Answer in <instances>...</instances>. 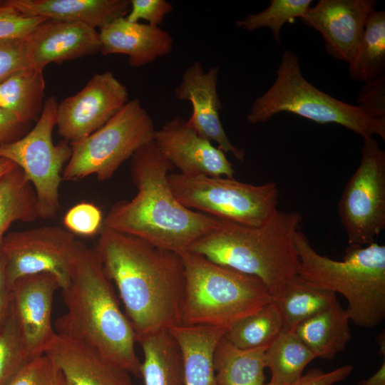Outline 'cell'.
<instances>
[{
  "mask_svg": "<svg viewBox=\"0 0 385 385\" xmlns=\"http://www.w3.org/2000/svg\"><path fill=\"white\" fill-rule=\"evenodd\" d=\"M154 141L163 155L187 175L234 178L225 153L176 116L155 131Z\"/></svg>",
  "mask_w": 385,
  "mask_h": 385,
  "instance_id": "obj_15",
  "label": "cell"
},
{
  "mask_svg": "<svg viewBox=\"0 0 385 385\" xmlns=\"http://www.w3.org/2000/svg\"><path fill=\"white\" fill-rule=\"evenodd\" d=\"M44 354L59 366L68 385H136L125 369L87 345L56 333Z\"/></svg>",
  "mask_w": 385,
  "mask_h": 385,
  "instance_id": "obj_19",
  "label": "cell"
},
{
  "mask_svg": "<svg viewBox=\"0 0 385 385\" xmlns=\"http://www.w3.org/2000/svg\"><path fill=\"white\" fill-rule=\"evenodd\" d=\"M272 86L257 98L247 119L251 124L265 123L274 115L294 113L317 123H334L361 135H376L385 140V120L369 117L359 106L339 101L320 91L302 75L298 56L287 49Z\"/></svg>",
  "mask_w": 385,
  "mask_h": 385,
  "instance_id": "obj_7",
  "label": "cell"
},
{
  "mask_svg": "<svg viewBox=\"0 0 385 385\" xmlns=\"http://www.w3.org/2000/svg\"><path fill=\"white\" fill-rule=\"evenodd\" d=\"M46 20L40 16H26L4 1L0 6V40L25 38Z\"/></svg>",
  "mask_w": 385,
  "mask_h": 385,
  "instance_id": "obj_36",
  "label": "cell"
},
{
  "mask_svg": "<svg viewBox=\"0 0 385 385\" xmlns=\"http://www.w3.org/2000/svg\"><path fill=\"white\" fill-rule=\"evenodd\" d=\"M94 248L118 289L137 339L182 324L180 255L103 226Z\"/></svg>",
  "mask_w": 385,
  "mask_h": 385,
  "instance_id": "obj_1",
  "label": "cell"
},
{
  "mask_svg": "<svg viewBox=\"0 0 385 385\" xmlns=\"http://www.w3.org/2000/svg\"><path fill=\"white\" fill-rule=\"evenodd\" d=\"M44 91L43 71L26 67L0 83V107L26 123L36 122L43 111Z\"/></svg>",
  "mask_w": 385,
  "mask_h": 385,
  "instance_id": "obj_26",
  "label": "cell"
},
{
  "mask_svg": "<svg viewBox=\"0 0 385 385\" xmlns=\"http://www.w3.org/2000/svg\"><path fill=\"white\" fill-rule=\"evenodd\" d=\"M36 204L32 185L16 166L0 180V240L13 223L38 218Z\"/></svg>",
  "mask_w": 385,
  "mask_h": 385,
  "instance_id": "obj_30",
  "label": "cell"
},
{
  "mask_svg": "<svg viewBox=\"0 0 385 385\" xmlns=\"http://www.w3.org/2000/svg\"><path fill=\"white\" fill-rule=\"evenodd\" d=\"M301 278L347 301L346 310L356 325L371 329L385 318V245H349L342 260L318 253L304 233L294 236Z\"/></svg>",
  "mask_w": 385,
  "mask_h": 385,
  "instance_id": "obj_5",
  "label": "cell"
},
{
  "mask_svg": "<svg viewBox=\"0 0 385 385\" xmlns=\"http://www.w3.org/2000/svg\"><path fill=\"white\" fill-rule=\"evenodd\" d=\"M66 312L55 322V332L78 341L111 363L140 377L137 337L119 304L113 284L94 249L81 242L69 282L61 289Z\"/></svg>",
  "mask_w": 385,
  "mask_h": 385,
  "instance_id": "obj_3",
  "label": "cell"
},
{
  "mask_svg": "<svg viewBox=\"0 0 385 385\" xmlns=\"http://www.w3.org/2000/svg\"><path fill=\"white\" fill-rule=\"evenodd\" d=\"M266 349H241L223 336L217 344L213 356L218 385H265Z\"/></svg>",
  "mask_w": 385,
  "mask_h": 385,
  "instance_id": "obj_27",
  "label": "cell"
},
{
  "mask_svg": "<svg viewBox=\"0 0 385 385\" xmlns=\"http://www.w3.org/2000/svg\"><path fill=\"white\" fill-rule=\"evenodd\" d=\"M361 157L338 204L349 245H368L385 228V152L374 137L363 138Z\"/></svg>",
  "mask_w": 385,
  "mask_h": 385,
  "instance_id": "obj_11",
  "label": "cell"
},
{
  "mask_svg": "<svg viewBox=\"0 0 385 385\" xmlns=\"http://www.w3.org/2000/svg\"><path fill=\"white\" fill-rule=\"evenodd\" d=\"M81 241L56 225H43L5 235L1 248L11 284L20 277L48 272L58 279L61 289L67 287Z\"/></svg>",
  "mask_w": 385,
  "mask_h": 385,
  "instance_id": "obj_12",
  "label": "cell"
},
{
  "mask_svg": "<svg viewBox=\"0 0 385 385\" xmlns=\"http://www.w3.org/2000/svg\"><path fill=\"white\" fill-rule=\"evenodd\" d=\"M130 10L125 16L128 21L136 23L142 19L157 27L173 9L172 4L165 0H130Z\"/></svg>",
  "mask_w": 385,
  "mask_h": 385,
  "instance_id": "obj_39",
  "label": "cell"
},
{
  "mask_svg": "<svg viewBox=\"0 0 385 385\" xmlns=\"http://www.w3.org/2000/svg\"><path fill=\"white\" fill-rule=\"evenodd\" d=\"M359 385H385V361L379 369L369 378L360 381Z\"/></svg>",
  "mask_w": 385,
  "mask_h": 385,
  "instance_id": "obj_43",
  "label": "cell"
},
{
  "mask_svg": "<svg viewBox=\"0 0 385 385\" xmlns=\"http://www.w3.org/2000/svg\"><path fill=\"white\" fill-rule=\"evenodd\" d=\"M128 101L126 87L111 71L94 74L77 93L57 106L58 135L70 143L105 125Z\"/></svg>",
  "mask_w": 385,
  "mask_h": 385,
  "instance_id": "obj_13",
  "label": "cell"
},
{
  "mask_svg": "<svg viewBox=\"0 0 385 385\" xmlns=\"http://www.w3.org/2000/svg\"><path fill=\"white\" fill-rule=\"evenodd\" d=\"M182 354L184 385H218L213 364L217 344L226 329L180 324L168 329Z\"/></svg>",
  "mask_w": 385,
  "mask_h": 385,
  "instance_id": "obj_22",
  "label": "cell"
},
{
  "mask_svg": "<svg viewBox=\"0 0 385 385\" xmlns=\"http://www.w3.org/2000/svg\"><path fill=\"white\" fill-rule=\"evenodd\" d=\"M8 385H68L56 363L43 354L29 361Z\"/></svg>",
  "mask_w": 385,
  "mask_h": 385,
  "instance_id": "obj_34",
  "label": "cell"
},
{
  "mask_svg": "<svg viewBox=\"0 0 385 385\" xmlns=\"http://www.w3.org/2000/svg\"><path fill=\"white\" fill-rule=\"evenodd\" d=\"M218 72V66L205 71L200 61L194 62L183 73L182 81L175 90V97L191 103L192 114L186 120L189 127L211 143H216L225 153L243 161L245 151L230 142L220 119L222 103L217 88Z\"/></svg>",
  "mask_w": 385,
  "mask_h": 385,
  "instance_id": "obj_16",
  "label": "cell"
},
{
  "mask_svg": "<svg viewBox=\"0 0 385 385\" xmlns=\"http://www.w3.org/2000/svg\"><path fill=\"white\" fill-rule=\"evenodd\" d=\"M58 289L57 278L48 272L22 277L11 284V311L30 360L44 354L56 334L51 314Z\"/></svg>",
  "mask_w": 385,
  "mask_h": 385,
  "instance_id": "obj_14",
  "label": "cell"
},
{
  "mask_svg": "<svg viewBox=\"0 0 385 385\" xmlns=\"http://www.w3.org/2000/svg\"><path fill=\"white\" fill-rule=\"evenodd\" d=\"M58 103L48 98L34 126L20 139L0 146V158L19 168L32 185L38 218L55 217L61 210L59 190L64 165L71 156L70 143L54 144L52 134L56 125Z\"/></svg>",
  "mask_w": 385,
  "mask_h": 385,
  "instance_id": "obj_10",
  "label": "cell"
},
{
  "mask_svg": "<svg viewBox=\"0 0 385 385\" xmlns=\"http://www.w3.org/2000/svg\"><path fill=\"white\" fill-rule=\"evenodd\" d=\"M16 166V165L11 161L6 158H0V180Z\"/></svg>",
  "mask_w": 385,
  "mask_h": 385,
  "instance_id": "obj_44",
  "label": "cell"
},
{
  "mask_svg": "<svg viewBox=\"0 0 385 385\" xmlns=\"http://www.w3.org/2000/svg\"><path fill=\"white\" fill-rule=\"evenodd\" d=\"M101 53L128 56L133 67H142L171 53L173 39L160 27L118 18L100 29Z\"/></svg>",
  "mask_w": 385,
  "mask_h": 385,
  "instance_id": "obj_20",
  "label": "cell"
},
{
  "mask_svg": "<svg viewBox=\"0 0 385 385\" xmlns=\"http://www.w3.org/2000/svg\"><path fill=\"white\" fill-rule=\"evenodd\" d=\"M312 3V0H272L265 10L236 21L235 26L247 31L270 28L274 41L281 45L280 32L283 25L296 18L302 19Z\"/></svg>",
  "mask_w": 385,
  "mask_h": 385,
  "instance_id": "obj_32",
  "label": "cell"
},
{
  "mask_svg": "<svg viewBox=\"0 0 385 385\" xmlns=\"http://www.w3.org/2000/svg\"><path fill=\"white\" fill-rule=\"evenodd\" d=\"M349 321L346 309L337 300L300 323L294 332L316 358L331 360L345 349L351 337Z\"/></svg>",
  "mask_w": 385,
  "mask_h": 385,
  "instance_id": "obj_23",
  "label": "cell"
},
{
  "mask_svg": "<svg viewBox=\"0 0 385 385\" xmlns=\"http://www.w3.org/2000/svg\"><path fill=\"white\" fill-rule=\"evenodd\" d=\"M143 350L140 377L144 385H184L180 349L169 330L137 339Z\"/></svg>",
  "mask_w": 385,
  "mask_h": 385,
  "instance_id": "obj_24",
  "label": "cell"
},
{
  "mask_svg": "<svg viewBox=\"0 0 385 385\" xmlns=\"http://www.w3.org/2000/svg\"><path fill=\"white\" fill-rule=\"evenodd\" d=\"M385 12L373 11L366 20L360 41L349 62L350 77L368 83L384 76Z\"/></svg>",
  "mask_w": 385,
  "mask_h": 385,
  "instance_id": "obj_28",
  "label": "cell"
},
{
  "mask_svg": "<svg viewBox=\"0 0 385 385\" xmlns=\"http://www.w3.org/2000/svg\"><path fill=\"white\" fill-rule=\"evenodd\" d=\"M29 124L0 107V146L20 139L28 133Z\"/></svg>",
  "mask_w": 385,
  "mask_h": 385,
  "instance_id": "obj_41",
  "label": "cell"
},
{
  "mask_svg": "<svg viewBox=\"0 0 385 385\" xmlns=\"http://www.w3.org/2000/svg\"><path fill=\"white\" fill-rule=\"evenodd\" d=\"M174 195L185 207L248 226L264 224L278 209L274 182L252 185L235 178L170 173Z\"/></svg>",
  "mask_w": 385,
  "mask_h": 385,
  "instance_id": "obj_9",
  "label": "cell"
},
{
  "mask_svg": "<svg viewBox=\"0 0 385 385\" xmlns=\"http://www.w3.org/2000/svg\"><path fill=\"white\" fill-rule=\"evenodd\" d=\"M376 4L374 0H320L301 20L322 34L329 55L349 63Z\"/></svg>",
  "mask_w": 385,
  "mask_h": 385,
  "instance_id": "obj_17",
  "label": "cell"
},
{
  "mask_svg": "<svg viewBox=\"0 0 385 385\" xmlns=\"http://www.w3.org/2000/svg\"><path fill=\"white\" fill-rule=\"evenodd\" d=\"M5 2L29 16L48 20L81 23L93 29L103 28L125 17L129 0H6Z\"/></svg>",
  "mask_w": 385,
  "mask_h": 385,
  "instance_id": "obj_21",
  "label": "cell"
},
{
  "mask_svg": "<svg viewBox=\"0 0 385 385\" xmlns=\"http://www.w3.org/2000/svg\"><path fill=\"white\" fill-rule=\"evenodd\" d=\"M3 4H4V1H0V6H1V5H3Z\"/></svg>",
  "mask_w": 385,
  "mask_h": 385,
  "instance_id": "obj_45",
  "label": "cell"
},
{
  "mask_svg": "<svg viewBox=\"0 0 385 385\" xmlns=\"http://www.w3.org/2000/svg\"><path fill=\"white\" fill-rule=\"evenodd\" d=\"M317 359L294 331L282 330L267 347L264 364L271 372V382L292 383L298 380L306 366Z\"/></svg>",
  "mask_w": 385,
  "mask_h": 385,
  "instance_id": "obj_29",
  "label": "cell"
},
{
  "mask_svg": "<svg viewBox=\"0 0 385 385\" xmlns=\"http://www.w3.org/2000/svg\"><path fill=\"white\" fill-rule=\"evenodd\" d=\"M0 240V331L7 322L11 312V287L9 282L5 260Z\"/></svg>",
  "mask_w": 385,
  "mask_h": 385,
  "instance_id": "obj_42",
  "label": "cell"
},
{
  "mask_svg": "<svg viewBox=\"0 0 385 385\" xmlns=\"http://www.w3.org/2000/svg\"><path fill=\"white\" fill-rule=\"evenodd\" d=\"M356 103L371 118L385 120V76L365 83Z\"/></svg>",
  "mask_w": 385,
  "mask_h": 385,
  "instance_id": "obj_38",
  "label": "cell"
},
{
  "mask_svg": "<svg viewBox=\"0 0 385 385\" xmlns=\"http://www.w3.org/2000/svg\"><path fill=\"white\" fill-rule=\"evenodd\" d=\"M185 272L182 324L227 329L272 301L259 278L188 251L180 254Z\"/></svg>",
  "mask_w": 385,
  "mask_h": 385,
  "instance_id": "obj_6",
  "label": "cell"
},
{
  "mask_svg": "<svg viewBox=\"0 0 385 385\" xmlns=\"http://www.w3.org/2000/svg\"><path fill=\"white\" fill-rule=\"evenodd\" d=\"M337 300L336 294L296 276L272 302L281 316L283 330L294 331L302 322L327 309Z\"/></svg>",
  "mask_w": 385,
  "mask_h": 385,
  "instance_id": "obj_25",
  "label": "cell"
},
{
  "mask_svg": "<svg viewBox=\"0 0 385 385\" xmlns=\"http://www.w3.org/2000/svg\"><path fill=\"white\" fill-rule=\"evenodd\" d=\"M63 224L73 235L91 237L101 231L103 225V214L96 205L81 202L65 213Z\"/></svg>",
  "mask_w": 385,
  "mask_h": 385,
  "instance_id": "obj_35",
  "label": "cell"
},
{
  "mask_svg": "<svg viewBox=\"0 0 385 385\" xmlns=\"http://www.w3.org/2000/svg\"><path fill=\"white\" fill-rule=\"evenodd\" d=\"M28 66L25 38L0 40V83Z\"/></svg>",
  "mask_w": 385,
  "mask_h": 385,
  "instance_id": "obj_37",
  "label": "cell"
},
{
  "mask_svg": "<svg viewBox=\"0 0 385 385\" xmlns=\"http://www.w3.org/2000/svg\"><path fill=\"white\" fill-rule=\"evenodd\" d=\"M29 361L30 359L11 311L0 331V385H8Z\"/></svg>",
  "mask_w": 385,
  "mask_h": 385,
  "instance_id": "obj_33",
  "label": "cell"
},
{
  "mask_svg": "<svg viewBox=\"0 0 385 385\" xmlns=\"http://www.w3.org/2000/svg\"><path fill=\"white\" fill-rule=\"evenodd\" d=\"M155 131L140 100L128 101L101 128L70 143L71 156L63 168V180L78 181L92 175L98 181L110 179L140 148L154 140Z\"/></svg>",
  "mask_w": 385,
  "mask_h": 385,
  "instance_id": "obj_8",
  "label": "cell"
},
{
  "mask_svg": "<svg viewBox=\"0 0 385 385\" xmlns=\"http://www.w3.org/2000/svg\"><path fill=\"white\" fill-rule=\"evenodd\" d=\"M353 369L354 366L350 364L342 366L328 372L314 368L294 382L277 384L270 381L265 385H334L346 379Z\"/></svg>",
  "mask_w": 385,
  "mask_h": 385,
  "instance_id": "obj_40",
  "label": "cell"
},
{
  "mask_svg": "<svg viewBox=\"0 0 385 385\" xmlns=\"http://www.w3.org/2000/svg\"><path fill=\"white\" fill-rule=\"evenodd\" d=\"M302 221L299 212L279 210L260 226L220 219L216 227L186 251L259 278L272 298L298 275L294 236Z\"/></svg>",
  "mask_w": 385,
  "mask_h": 385,
  "instance_id": "obj_4",
  "label": "cell"
},
{
  "mask_svg": "<svg viewBox=\"0 0 385 385\" xmlns=\"http://www.w3.org/2000/svg\"><path fill=\"white\" fill-rule=\"evenodd\" d=\"M130 159L137 193L130 200L115 203L103 218V226L179 255L217 226L220 219L190 210L176 198L168 180L173 167L154 140Z\"/></svg>",
  "mask_w": 385,
  "mask_h": 385,
  "instance_id": "obj_2",
  "label": "cell"
},
{
  "mask_svg": "<svg viewBox=\"0 0 385 385\" xmlns=\"http://www.w3.org/2000/svg\"><path fill=\"white\" fill-rule=\"evenodd\" d=\"M29 66L39 70L49 63L91 56L101 52L99 33L81 23L46 20L25 38Z\"/></svg>",
  "mask_w": 385,
  "mask_h": 385,
  "instance_id": "obj_18",
  "label": "cell"
},
{
  "mask_svg": "<svg viewBox=\"0 0 385 385\" xmlns=\"http://www.w3.org/2000/svg\"><path fill=\"white\" fill-rule=\"evenodd\" d=\"M282 330L281 316L271 301L235 322L226 330L224 337L239 349H253L267 347Z\"/></svg>",
  "mask_w": 385,
  "mask_h": 385,
  "instance_id": "obj_31",
  "label": "cell"
}]
</instances>
